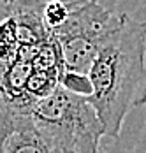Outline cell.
I'll return each mask as SVG.
<instances>
[{"instance_id": "277c9868", "label": "cell", "mask_w": 146, "mask_h": 153, "mask_svg": "<svg viewBox=\"0 0 146 153\" xmlns=\"http://www.w3.org/2000/svg\"><path fill=\"white\" fill-rule=\"evenodd\" d=\"M44 7V0H2L4 19L13 25L19 46H41L53 39Z\"/></svg>"}, {"instance_id": "52a82bcc", "label": "cell", "mask_w": 146, "mask_h": 153, "mask_svg": "<svg viewBox=\"0 0 146 153\" xmlns=\"http://www.w3.org/2000/svg\"><path fill=\"white\" fill-rule=\"evenodd\" d=\"M71 14V5L62 0H48L44 7V19L51 30L62 27Z\"/></svg>"}, {"instance_id": "6da1fadb", "label": "cell", "mask_w": 146, "mask_h": 153, "mask_svg": "<svg viewBox=\"0 0 146 153\" xmlns=\"http://www.w3.org/2000/svg\"><path fill=\"white\" fill-rule=\"evenodd\" d=\"M88 77L107 137H118L132 109L146 104V21L123 14L121 25L101 49Z\"/></svg>"}, {"instance_id": "8992f818", "label": "cell", "mask_w": 146, "mask_h": 153, "mask_svg": "<svg viewBox=\"0 0 146 153\" xmlns=\"http://www.w3.org/2000/svg\"><path fill=\"white\" fill-rule=\"evenodd\" d=\"M60 85L65 90L76 93V95H81V97H86V99H90L92 93H93V85H92L88 74H77V72L65 71V74L62 76Z\"/></svg>"}, {"instance_id": "7a4b0ae2", "label": "cell", "mask_w": 146, "mask_h": 153, "mask_svg": "<svg viewBox=\"0 0 146 153\" xmlns=\"http://www.w3.org/2000/svg\"><path fill=\"white\" fill-rule=\"evenodd\" d=\"M32 118L60 153H99L101 139L106 136L92 102L62 85L51 95L37 100Z\"/></svg>"}, {"instance_id": "3957f363", "label": "cell", "mask_w": 146, "mask_h": 153, "mask_svg": "<svg viewBox=\"0 0 146 153\" xmlns=\"http://www.w3.org/2000/svg\"><path fill=\"white\" fill-rule=\"evenodd\" d=\"M69 5L67 21L51 33L62 48L65 69L88 74L101 49L120 28L123 13H113L95 0H76Z\"/></svg>"}, {"instance_id": "5b68a950", "label": "cell", "mask_w": 146, "mask_h": 153, "mask_svg": "<svg viewBox=\"0 0 146 153\" xmlns=\"http://www.w3.org/2000/svg\"><path fill=\"white\" fill-rule=\"evenodd\" d=\"M2 153H60L39 130L32 114L2 113Z\"/></svg>"}]
</instances>
